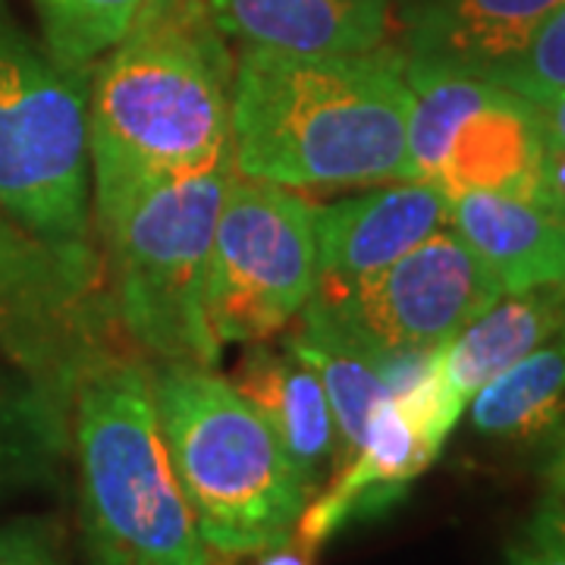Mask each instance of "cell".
<instances>
[{
  "label": "cell",
  "instance_id": "6",
  "mask_svg": "<svg viewBox=\"0 0 565 565\" xmlns=\"http://www.w3.org/2000/svg\"><path fill=\"white\" fill-rule=\"evenodd\" d=\"M0 211L32 236L95 245L88 76L70 73L0 0Z\"/></svg>",
  "mask_w": 565,
  "mask_h": 565
},
{
  "label": "cell",
  "instance_id": "1",
  "mask_svg": "<svg viewBox=\"0 0 565 565\" xmlns=\"http://www.w3.org/2000/svg\"><path fill=\"white\" fill-rule=\"evenodd\" d=\"M236 57L204 0H145L88 73L95 226L158 182L233 158Z\"/></svg>",
  "mask_w": 565,
  "mask_h": 565
},
{
  "label": "cell",
  "instance_id": "31",
  "mask_svg": "<svg viewBox=\"0 0 565 565\" xmlns=\"http://www.w3.org/2000/svg\"><path fill=\"white\" fill-rule=\"evenodd\" d=\"M204 565H207V563H204Z\"/></svg>",
  "mask_w": 565,
  "mask_h": 565
},
{
  "label": "cell",
  "instance_id": "21",
  "mask_svg": "<svg viewBox=\"0 0 565 565\" xmlns=\"http://www.w3.org/2000/svg\"><path fill=\"white\" fill-rule=\"evenodd\" d=\"M145 0H32L39 35L70 73L88 76L92 66L126 35Z\"/></svg>",
  "mask_w": 565,
  "mask_h": 565
},
{
  "label": "cell",
  "instance_id": "26",
  "mask_svg": "<svg viewBox=\"0 0 565 565\" xmlns=\"http://www.w3.org/2000/svg\"><path fill=\"white\" fill-rule=\"evenodd\" d=\"M537 204H544L556 214H565V151H546Z\"/></svg>",
  "mask_w": 565,
  "mask_h": 565
},
{
  "label": "cell",
  "instance_id": "13",
  "mask_svg": "<svg viewBox=\"0 0 565 565\" xmlns=\"http://www.w3.org/2000/svg\"><path fill=\"white\" fill-rule=\"evenodd\" d=\"M230 381L270 424L308 493L318 497L340 471V430L315 367L282 343L262 340L245 345Z\"/></svg>",
  "mask_w": 565,
  "mask_h": 565
},
{
  "label": "cell",
  "instance_id": "9",
  "mask_svg": "<svg viewBox=\"0 0 565 565\" xmlns=\"http://www.w3.org/2000/svg\"><path fill=\"white\" fill-rule=\"evenodd\" d=\"M315 211L318 204L296 189L233 170L207 264V321L221 345L282 333L311 302L318 289Z\"/></svg>",
  "mask_w": 565,
  "mask_h": 565
},
{
  "label": "cell",
  "instance_id": "8",
  "mask_svg": "<svg viewBox=\"0 0 565 565\" xmlns=\"http://www.w3.org/2000/svg\"><path fill=\"white\" fill-rule=\"evenodd\" d=\"M503 296L478 255L446 226L374 277L315 292L296 330L359 359L440 349Z\"/></svg>",
  "mask_w": 565,
  "mask_h": 565
},
{
  "label": "cell",
  "instance_id": "30",
  "mask_svg": "<svg viewBox=\"0 0 565 565\" xmlns=\"http://www.w3.org/2000/svg\"><path fill=\"white\" fill-rule=\"evenodd\" d=\"M563 337H565V327H563Z\"/></svg>",
  "mask_w": 565,
  "mask_h": 565
},
{
  "label": "cell",
  "instance_id": "29",
  "mask_svg": "<svg viewBox=\"0 0 565 565\" xmlns=\"http://www.w3.org/2000/svg\"><path fill=\"white\" fill-rule=\"evenodd\" d=\"M553 446H565V424H563V427H559V434L553 437Z\"/></svg>",
  "mask_w": 565,
  "mask_h": 565
},
{
  "label": "cell",
  "instance_id": "3",
  "mask_svg": "<svg viewBox=\"0 0 565 565\" xmlns=\"http://www.w3.org/2000/svg\"><path fill=\"white\" fill-rule=\"evenodd\" d=\"M70 459L85 565H204L192 509L158 427L151 371L107 352L70 403Z\"/></svg>",
  "mask_w": 565,
  "mask_h": 565
},
{
  "label": "cell",
  "instance_id": "23",
  "mask_svg": "<svg viewBox=\"0 0 565 565\" xmlns=\"http://www.w3.org/2000/svg\"><path fill=\"white\" fill-rule=\"evenodd\" d=\"M0 565H66L54 515H20L0 525Z\"/></svg>",
  "mask_w": 565,
  "mask_h": 565
},
{
  "label": "cell",
  "instance_id": "17",
  "mask_svg": "<svg viewBox=\"0 0 565 565\" xmlns=\"http://www.w3.org/2000/svg\"><path fill=\"white\" fill-rule=\"evenodd\" d=\"M565 327V282L509 292L444 345V377L468 408L505 367L550 343Z\"/></svg>",
  "mask_w": 565,
  "mask_h": 565
},
{
  "label": "cell",
  "instance_id": "24",
  "mask_svg": "<svg viewBox=\"0 0 565 565\" xmlns=\"http://www.w3.org/2000/svg\"><path fill=\"white\" fill-rule=\"evenodd\" d=\"M534 525L565 541V446H553V456L544 468V493L534 512Z\"/></svg>",
  "mask_w": 565,
  "mask_h": 565
},
{
  "label": "cell",
  "instance_id": "19",
  "mask_svg": "<svg viewBox=\"0 0 565 565\" xmlns=\"http://www.w3.org/2000/svg\"><path fill=\"white\" fill-rule=\"evenodd\" d=\"M471 427L493 444L534 446L565 424V337L505 367L468 403Z\"/></svg>",
  "mask_w": 565,
  "mask_h": 565
},
{
  "label": "cell",
  "instance_id": "14",
  "mask_svg": "<svg viewBox=\"0 0 565 565\" xmlns=\"http://www.w3.org/2000/svg\"><path fill=\"white\" fill-rule=\"evenodd\" d=\"M226 41L282 54H362L386 44L393 0H204Z\"/></svg>",
  "mask_w": 565,
  "mask_h": 565
},
{
  "label": "cell",
  "instance_id": "15",
  "mask_svg": "<svg viewBox=\"0 0 565 565\" xmlns=\"http://www.w3.org/2000/svg\"><path fill=\"white\" fill-rule=\"evenodd\" d=\"M565 0H415L405 10V63L484 76L515 54Z\"/></svg>",
  "mask_w": 565,
  "mask_h": 565
},
{
  "label": "cell",
  "instance_id": "22",
  "mask_svg": "<svg viewBox=\"0 0 565 565\" xmlns=\"http://www.w3.org/2000/svg\"><path fill=\"white\" fill-rule=\"evenodd\" d=\"M481 79L509 88L527 102L541 104L565 92V3L553 10L525 44L503 63L487 70Z\"/></svg>",
  "mask_w": 565,
  "mask_h": 565
},
{
  "label": "cell",
  "instance_id": "25",
  "mask_svg": "<svg viewBox=\"0 0 565 565\" xmlns=\"http://www.w3.org/2000/svg\"><path fill=\"white\" fill-rule=\"evenodd\" d=\"M505 565H565V541L531 522L519 541L505 546Z\"/></svg>",
  "mask_w": 565,
  "mask_h": 565
},
{
  "label": "cell",
  "instance_id": "7",
  "mask_svg": "<svg viewBox=\"0 0 565 565\" xmlns=\"http://www.w3.org/2000/svg\"><path fill=\"white\" fill-rule=\"evenodd\" d=\"M102 252L32 236L0 211V359L70 405L79 377L114 352Z\"/></svg>",
  "mask_w": 565,
  "mask_h": 565
},
{
  "label": "cell",
  "instance_id": "20",
  "mask_svg": "<svg viewBox=\"0 0 565 565\" xmlns=\"http://www.w3.org/2000/svg\"><path fill=\"white\" fill-rule=\"evenodd\" d=\"M282 345L292 349L302 362L311 364L315 374L321 377L327 403L333 408L337 430H340V468H343L355 456V449L362 446L364 427L371 422L374 408L390 399L384 381L377 377V371L371 367L367 359L318 343V340L305 337L302 330H292L289 337H282Z\"/></svg>",
  "mask_w": 565,
  "mask_h": 565
},
{
  "label": "cell",
  "instance_id": "10",
  "mask_svg": "<svg viewBox=\"0 0 565 565\" xmlns=\"http://www.w3.org/2000/svg\"><path fill=\"white\" fill-rule=\"evenodd\" d=\"M449 199L437 185L399 180L371 192L318 204V289L352 286L408 255L449 226Z\"/></svg>",
  "mask_w": 565,
  "mask_h": 565
},
{
  "label": "cell",
  "instance_id": "5",
  "mask_svg": "<svg viewBox=\"0 0 565 565\" xmlns=\"http://www.w3.org/2000/svg\"><path fill=\"white\" fill-rule=\"evenodd\" d=\"M233 158L158 182L95 230L114 318L154 362L221 364L207 321V264Z\"/></svg>",
  "mask_w": 565,
  "mask_h": 565
},
{
  "label": "cell",
  "instance_id": "2",
  "mask_svg": "<svg viewBox=\"0 0 565 565\" xmlns=\"http://www.w3.org/2000/svg\"><path fill=\"white\" fill-rule=\"evenodd\" d=\"M412 85L399 47L282 54L239 47L233 73V170L286 189L412 180Z\"/></svg>",
  "mask_w": 565,
  "mask_h": 565
},
{
  "label": "cell",
  "instance_id": "18",
  "mask_svg": "<svg viewBox=\"0 0 565 565\" xmlns=\"http://www.w3.org/2000/svg\"><path fill=\"white\" fill-rule=\"evenodd\" d=\"M70 405L0 359V505L61 487Z\"/></svg>",
  "mask_w": 565,
  "mask_h": 565
},
{
  "label": "cell",
  "instance_id": "27",
  "mask_svg": "<svg viewBox=\"0 0 565 565\" xmlns=\"http://www.w3.org/2000/svg\"><path fill=\"white\" fill-rule=\"evenodd\" d=\"M318 553H321V546L292 534L289 541H282L274 550L262 553V565H318Z\"/></svg>",
  "mask_w": 565,
  "mask_h": 565
},
{
  "label": "cell",
  "instance_id": "16",
  "mask_svg": "<svg viewBox=\"0 0 565 565\" xmlns=\"http://www.w3.org/2000/svg\"><path fill=\"white\" fill-rule=\"evenodd\" d=\"M449 202V226L505 296L565 282V214L497 192H465Z\"/></svg>",
  "mask_w": 565,
  "mask_h": 565
},
{
  "label": "cell",
  "instance_id": "11",
  "mask_svg": "<svg viewBox=\"0 0 565 565\" xmlns=\"http://www.w3.org/2000/svg\"><path fill=\"white\" fill-rule=\"evenodd\" d=\"M437 456L440 446L408 418L403 405L384 399L364 427L355 456L305 505L296 534L323 546L345 525L384 515L437 462Z\"/></svg>",
  "mask_w": 565,
  "mask_h": 565
},
{
  "label": "cell",
  "instance_id": "4",
  "mask_svg": "<svg viewBox=\"0 0 565 565\" xmlns=\"http://www.w3.org/2000/svg\"><path fill=\"white\" fill-rule=\"evenodd\" d=\"M163 449L199 537L223 556H258L296 534L311 493L286 449L217 367L151 362Z\"/></svg>",
  "mask_w": 565,
  "mask_h": 565
},
{
  "label": "cell",
  "instance_id": "12",
  "mask_svg": "<svg viewBox=\"0 0 565 565\" xmlns=\"http://www.w3.org/2000/svg\"><path fill=\"white\" fill-rule=\"evenodd\" d=\"M544 158L546 139L537 104L493 85L484 102L471 107L452 129L430 185L446 199L497 192L537 204Z\"/></svg>",
  "mask_w": 565,
  "mask_h": 565
},
{
  "label": "cell",
  "instance_id": "28",
  "mask_svg": "<svg viewBox=\"0 0 565 565\" xmlns=\"http://www.w3.org/2000/svg\"><path fill=\"white\" fill-rule=\"evenodd\" d=\"M537 117L544 126L546 151H565V92L537 104Z\"/></svg>",
  "mask_w": 565,
  "mask_h": 565
}]
</instances>
